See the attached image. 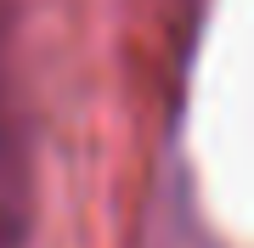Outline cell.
I'll list each match as a JSON object with an SVG mask.
<instances>
[{"label":"cell","instance_id":"cell-1","mask_svg":"<svg viewBox=\"0 0 254 248\" xmlns=\"http://www.w3.org/2000/svg\"><path fill=\"white\" fill-rule=\"evenodd\" d=\"M6 40H11V0H0V248H23L34 226V158H28L23 119L6 91Z\"/></svg>","mask_w":254,"mask_h":248}]
</instances>
